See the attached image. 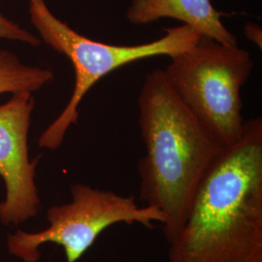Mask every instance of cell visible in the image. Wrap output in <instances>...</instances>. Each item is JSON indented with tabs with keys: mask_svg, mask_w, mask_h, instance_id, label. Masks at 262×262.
Listing matches in <instances>:
<instances>
[{
	"mask_svg": "<svg viewBox=\"0 0 262 262\" xmlns=\"http://www.w3.org/2000/svg\"><path fill=\"white\" fill-rule=\"evenodd\" d=\"M54 80V73L20 62L8 51H0V94L34 93Z\"/></svg>",
	"mask_w": 262,
	"mask_h": 262,
	"instance_id": "8",
	"label": "cell"
},
{
	"mask_svg": "<svg viewBox=\"0 0 262 262\" xmlns=\"http://www.w3.org/2000/svg\"><path fill=\"white\" fill-rule=\"evenodd\" d=\"M0 38L17 40L23 43H27L33 47H37L42 43L40 38L33 35L28 30L20 28L18 24L5 18L1 14H0Z\"/></svg>",
	"mask_w": 262,
	"mask_h": 262,
	"instance_id": "9",
	"label": "cell"
},
{
	"mask_svg": "<svg viewBox=\"0 0 262 262\" xmlns=\"http://www.w3.org/2000/svg\"><path fill=\"white\" fill-rule=\"evenodd\" d=\"M162 18L178 19L201 36L222 44L238 45L211 0H133L126 11V19L133 25H149Z\"/></svg>",
	"mask_w": 262,
	"mask_h": 262,
	"instance_id": "7",
	"label": "cell"
},
{
	"mask_svg": "<svg viewBox=\"0 0 262 262\" xmlns=\"http://www.w3.org/2000/svg\"><path fill=\"white\" fill-rule=\"evenodd\" d=\"M138 106L146 148L138 165L139 195L164 215L170 244L185 225L201 180L225 147L180 101L160 69L145 77Z\"/></svg>",
	"mask_w": 262,
	"mask_h": 262,
	"instance_id": "2",
	"label": "cell"
},
{
	"mask_svg": "<svg viewBox=\"0 0 262 262\" xmlns=\"http://www.w3.org/2000/svg\"><path fill=\"white\" fill-rule=\"evenodd\" d=\"M253 66L247 50L201 36L191 49L171 57L162 71L180 101L227 147L243 133L241 90Z\"/></svg>",
	"mask_w": 262,
	"mask_h": 262,
	"instance_id": "4",
	"label": "cell"
},
{
	"mask_svg": "<svg viewBox=\"0 0 262 262\" xmlns=\"http://www.w3.org/2000/svg\"><path fill=\"white\" fill-rule=\"evenodd\" d=\"M35 101L31 93L13 94L0 105V177L6 194L0 202V223L19 225L39 214L42 204L35 172L39 159L30 160L28 131Z\"/></svg>",
	"mask_w": 262,
	"mask_h": 262,
	"instance_id": "6",
	"label": "cell"
},
{
	"mask_svg": "<svg viewBox=\"0 0 262 262\" xmlns=\"http://www.w3.org/2000/svg\"><path fill=\"white\" fill-rule=\"evenodd\" d=\"M169 262H262L261 118L208 169Z\"/></svg>",
	"mask_w": 262,
	"mask_h": 262,
	"instance_id": "1",
	"label": "cell"
},
{
	"mask_svg": "<svg viewBox=\"0 0 262 262\" xmlns=\"http://www.w3.org/2000/svg\"><path fill=\"white\" fill-rule=\"evenodd\" d=\"M245 34L251 42H253L257 47L261 49V28L254 24H247L245 27Z\"/></svg>",
	"mask_w": 262,
	"mask_h": 262,
	"instance_id": "10",
	"label": "cell"
},
{
	"mask_svg": "<svg viewBox=\"0 0 262 262\" xmlns=\"http://www.w3.org/2000/svg\"><path fill=\"white\" fill-rule=\"evenodd\" d=\"M30 21L37 29L42 42L66 56L75 71V85L69 102L41 134L38 145L42 149L57 150L69 127L79 118V106L84 95L114 70L131 62L154 56L171 58L193 47L201 37L188 26L164 29L158 40L138 45H112L94 41L76 32L57 19L48 8L45 0H28Z\"/></svg>",
	"mask_w": 262,
	"mask_h": 262,
	"instance_id": "3",
	"label": "cell"
},
{
	"mask_svg": "<svg viewBox=\"0 0 262 262\" xmlns=\"http://www.w3.org/2000/svg\"><path fill=\"white\" fill-rule=\"evenodd\" d=\"M70 202L48 209L47 228L37 232L17 229L7 234L10 255L23 262H37L41 258V247L52 243L63 249L66 262H77L112 225L137 224L152 229L156 223L163 225L165 222L158 208L139 206L134 197L112 190L78 183L70 188Z\"/></svg>",
	"mask_w": 262,
	"mask_h": 262,
	"instance_id": "5",
	"label": "cell"
}]
</instances>
